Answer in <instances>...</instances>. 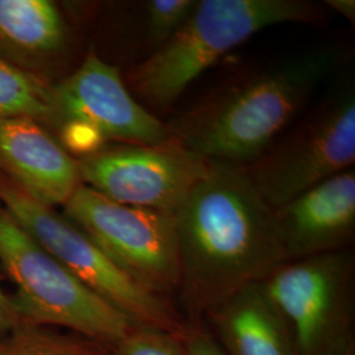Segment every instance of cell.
Here are the masks:
<instances>
[{
    "instance_id": "cell-1",
    "label": "cell",
    "mask_w": 355,
    "mask_h": 355,
    "mask_svg": "<svg viewBox=\"0 0 355 355\" xmlns=\"http://www.w3.org/2000/svg\"><path fill=\"white\" fill-rule=\"evenodd\" d=\"M175 221L177 297L186 322L204 321L230 296L287 262L272 208L239 166L212 162Z\"/></svg>"
},
{
    "instance_id": "cell-2",
    "label": "cell",
    "mask_w": 355,
    "mask_h": 355,
    "mask_svg": "<svg viewBox=\"0 0 355 355\" xmlns=\"http://www.w3.org/2000/svg\"><path fill=\"white\" fill-rule=\"evenodd\" d=\"M341 51L318 46L229 76L166 127L209 162L249 165L302 114L340 66Z\"/></svg>"
},
{
    "instance_id": "cell-3",
    "label": "cell",
    "mask_w": 355,
    "mask_h": 355,
    "mask_svg": "<svg viewBox=\"0 0 355 355\" xmlns=\"http://www.w3.org/2000/svg\"><path fill=\"white\" fill-rule=\"evenodd\" d=\"M325 20L324 7L306 0H196L165 45L130 70L128 86L148 107L167 108L207 69L258 32Z\"/></svg>"
},
{
    "instance_id": "cell-4",
    "label": "cell",
    "mask_w": 355,
    "mask_h": 355,
    "mask_svg": "<svg viewBox=\"0 0 355 355\" xmlns=\"http://www.w3.org/2000/svg\"><path fill=\"white\" fill-rule=\"evenodd\" d=\"M0 262L16 287L20 320L53 325L112 349L136 328L38 245L0 205Z\"/></svg>"
},
{
    "instance_id": "cell-5",
    "label": "cell",
    "mask_w": 355,
    "mask_h": 355,
    "mask_svg": "<svg viewBox=\"0 0 355 355\" xmlns=\"http://www.w3.org/2000/svg\"><path fill=\"white\" fill-rule=\"evenodd\" d=\"M354 164L355 87L346 76L242 170L274 209Z\"/></svg>"
},
{
    "instance_id": "cell-6",
    "label": "cell",
    "mask_w": 355,
    "mask_h": 355,
    "mask_svg": "<svg viewBox=\"0 0 355 355\" xmlns=\"http://www.w3.org/2000/svg\"><path fill=\"white\" fill-rule=\"evenodd\" d=\"M0 205L38 245L127 316L136 328L184 333L186 321L173 300L153 293L130 278L67 217L32 200L3 177Z\"/></svg>"
},
{
    "instance_id": "cell-7",
    "label": "cell",
    "mask_w": 355,
    "mask_h": 355,
    "mask_svg": "<svg viewBox=\"0 0 355 355\" xmlns=\"http://www.w3.org/2000/svg\"><path fill=\"white\" fill-rule=\"evenodd\" d=\"M297 355H338L353 341L350 249L287 261L261 282Z\"/></svg>"
},
{
    "instance_id": "cell-8",
    "label": "cell",
    "mask_w": 355,
    "mask_h": 355,
    "mask_svg": "<svg viewBox=\"0 0 355 355\" xmlns=\"http://www.w3.org/2000/svg\"><path fill=\"white\" fill-rule=\"evenodd\" d=\"M66 217L146 290L173 300L179 287L175 215L116 203L82 184Z\"/></svg>"
},
{
    "instance_id": "cell-9",
    "label": "cell",
    "mask_w": 355,
    "mask_h": 355,
    "mask_svg": "<svg viewBox=\"0 0 355 355\" xmlns=\"http://www.w3.org/2000/svg\"><path fill=\"white\" fill-rule=\"evenodd\" d=\"M82 184L116 203L177 215L211 164L174 137L103 146L76 159Z\"/></svg>"
},
{
    "instance_id": "cell-10",
    "label": "cell",
    "mask_w": 355,
    "mask_h": 355,
    "mask_svg": "<svg viewBox=\"0 0 355 355\" xmlns=\"http://www.w3.org/2000/svg\"><path fill=\"white\" fill-rule=\"evenodd\" d=\"M51 124L86 125L105 142L155 144L171 137L165 123L132 95L119 67L94 46L73 74L51 86Z\"/></svg>"
},
{
    "instance_id": "cell-11",
    "label": "cell",
    "mask_w": 355,
    "mask_h": 355,
    "mask_svg": "<svg viewBox=\"0 0 355 355\" xmlns=\"http://www.w3.org/2000/svg\"><path fill=\"white\" fill-rule=\"evenodd\" d=\"M287 261L349 249L355 230V171L346 170L272 209Z\"/></svg>"
},
{
    "instance_id": "cell-12",
    "label": "cell",
    "mask_w": 355,
    "mask_h": 355,
    "mask_svg": "<svg viewBox=\"0 0 355 355\" xmlns=\"http://www.w3.org/2000/svg\"><path fill=\"white\" fill-rule=\"evenodd\" d=\"M0 168L37 203H67L82 186L76 159L31 119L0 121Z\"/></svg>"
},
{
    "instance_id": "cell-13",
    "label": "cell",
    "mask_w": 355,
    "mask_h": 355,
    "mask_svg": "<svg viewBox=\"0 0 355 355\" xmlns=\"http://www.w3.org/2000/svg\"><path fill=\"white\" fill-rule=\"evenodd\" d=\"M204 321L227 355H297L290 333L261 283L242 288Z\"/></svg>"
},
{
    "instance_id": "cell-14",
    "label": "cell",
    "mask_w": 355,
    "mask_h": 355,
    "mask_svg": "<svg viewBox=\"0 0 355 355\" xmlns=\"http://www.w3.org/2000/svg\"><path fill=\"white\" fill-rule=\"evenodd\" d=\"M70 29L49 0H0V58L29 70L60 57Z\"/></svg>"
},
{
    "instance_id": "cell-15",
    "label": "cell",
    "mask_w": 355,
    "mask_h": 355,
    "mask_svg": "<svg viewBox=\"0 0 355 355\" xmlns=\"http://www.w3.org/2000/svg\"><path fill=\"white\" fill-rule=\"evenodd\" d=\"M51 86L32 71L0 58V121L51 120Z\"/></svg>"
},
{
    "instance_id": "cell-16",
    "label": "cell",
    "mask_w": 355,
    "mask_h": 355,
    "mask_svg": "<svg viewBox=\"0 0 355 355\" xmlns=\"http://www.w3.org/2000/svg\"><path fill=\"white\" fill-rule=\"evenodd\" d=\"M0 355H110L104 346L86 338L17 328L0 340Z\"/></svg>"
},
{
    "instance_id": "cell-17",
    "label": "cell",
    "mask_w": 355,
    "mask_h": 355,
    "mask_svg": "<svg viewBox=\"0 0 355 355\" xmlns=\"http://www.w3.org/2000/svg\"><path fill=\"white\" fill-rule=\"evenodd\" d=\"M111 350V355H187L183 333L153 328H133Z\"/></svg>"
},
{
    "instance_id": "cell-18",
    "label": "cell",
    "mask_w": 355,
    "mask_h": 355,
    "mask_svg": "<svg viewBox=\"0 0 355 355\" xmlns=\"http://www.w3.org/2000/svg\"><path fill=\"white\" fill-rule=\"evenodd\" d=\"M183 338L187 355H227L204 321L186 322Z\"/></svg>"
},
{
    "instance_id": "cell-19",
    "label": "cell",
    "mask_w": 355,
    "mask_h": 355,
    "mask_svg": "<svg viewBox=\"0 0 355 355\" xmlns=\"http://www.w3.org/2000/svg\"><path fill=\"white\" fill-rule=\"evenodd\" d=\"M19 318L11 297H8L0 288V337H6L20 327Z\"/></svg>"
},
{
    "instance_id": "cell-20",
    "label": "cell",
    "mask_w": 355,
    "mask_h": 355,
    "mask_svg": "<svg viewBox=\"0 0 355 355\" xmlns=\"http://www.w3.org/2000/svg\"><path fill=\"white\" fill-rule=\"evenodd\" d=\"M325 7L333 12L338 13L345 17L349 23H355V0H327L324 1Z\"/></svg>"
},
{
    "instance_id": "cell-21",
    "label": "cell",
    "mask_w": 355,
    "mask_h": 355,
    "mask_svg": "<svg viewBox=\"0 0 355 355\" xmlns=\"http://www.w3.org/2000/svg\"><path fill=\"white\" fill-rule=\"evenodd\" d=\"M338 355H355V346L354 343H350L343 352H341Z\"/></svg>"
}]
</instances>
